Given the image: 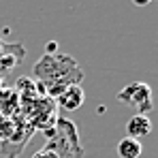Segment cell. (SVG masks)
Returning <instances> with one entry per match:
<instances>
[{
	"instance_id": "1",
	"label": "cell",
	"mask_w": 158,
	"mask_h": 158,
	"mask_svg": "<svg viewBox=\"0 0 158 158\" xmlns=\"http://www.w3.org/2000/svg\"><path fill=\"white\" fill-rule=\"evenodd\" d=\"M34 77L45 90L47 98H58L69 85H79L83 73L77 60L66 53H43V58L34 64Z\"/></svg>"
},
{
	"instance_id": "2",
	"label": "cell",
	"mask_w": 158,
	"mask_h": 158,
	"mask_svg": "<svg viewBox=\"0 0 158 158\" xmlns=\"http://www.w3.org/2000/svg\"><path fill=\"white\" fill-rule=\"evenodd\" d=\"M118 101H122L124 105H131L137 109L139 115H148L154 103H152V88L143 81H132L128 83L122 92H118Z\"/></svg>"
},
{
	"instance_id": "3",
	"label": "cell",
	"mask_w": 158,
	"mask_h": 158,
	"mask_svg": "<svg viewBox=\"0 0 158 158\" xmlns=\"http://www.w3.org/2000/svg\"><path fill=\"white\" fill-rule=\"evenodd\" d=\"M58 103H60L62 109H66V111H75V109H79V107L85 103V92H83L81 85H69L58 96Z\"/></svg>"
},
{
	"instance_id": "4",
	"label": "cell",
	"mask_w": 158,
	"mask_h": 158,
	"mask_svg": "<svg viewBox=\"0 0 158 158\" xmlns=\"http://www.w3.org/2000/svg\"><path fill=\"white\" fill-rule=\"evenodd\" d=\"M152 132V120L148 118V115H139V113H135L131 120L126 122V135L131 137V139H141V137H148Z\"/></svg>"
},
{
	"instance_id": "5",
	"label": "cell",
	"mask_w": 158,
	"mask_h": 158,
	"mask_svg": "<svg viewBox=\"0 0 158 158\" xmlns=\"http://www.w3.org/2000/svg\"><path fill=\"white\" fill-rule=\"evenodd\" d=\"M115 152L120 158H141L143 154V145L141 141L137 139H131V137H122L115 145Z\"/></svg>"
},
{
	"instance_id": "6",
	"label": "cell",
	"mask_w": 158,
	"mask_h": 158,
	"mask_svg": "<svg viewBox=\"0 0 158 158\" xmlns=\"http://www.w3.org/2000/svg\"><path fill=\"white\" fill-rule=\"evenodd\" d=\"M6 56H15V58H24L26 56V47L22 43H6L2 36H0V60L6 58Z\"/></svg>"
},
{
	"instance_id": "7",
	"label": "cell",
	"mask_w": 158,
	"mask_h": 158,
	"mask_svg": "<svg viewBox=\"0 0 158 158\" xmlns=\"http://www.w3.org/2000/svg\"><path fill=\"white\" fill-rule=\"evenodd\" d=\"M45 49H47V52H45V53H58V43H53V41H49Z\"/></svg>"
},
{
	"instance_id": "8",
	"label": "cell",
	"mask_w": 158,
	"mask_h": 158,
	"mask_svg": "<svg viewBox=\"0 0 158 158\" xmlns=\"http://www.w3.org/2000/svg\"><path fill=\"white\" fill-rule=\"evenodd\" d=\"M135 4L137 6H145V4H150V0H135Z\"/></svg>"
},
{
	"instance_id": "9",
	"label": "cell",
	"mask_w": 158,
	"mask_h": 158,
	"mask_svg": "<svg viewBox=\"0 0 158 158\" xmlns=\"http://www.w3.org/2000/svg\"><path fill=\"white\" fill-rule=\"evenodd\" d=\"M4 88H6V85H4V81H2V79H0V92H2V90H4Z\"/></svg>"
}]
</instances>
